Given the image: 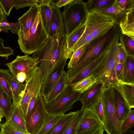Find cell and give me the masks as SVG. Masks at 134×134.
Segmentation results:
<instances>
[{"label":"cell","mask_w":134,"mask_h":134,"mask_svg":"<svg viewBox=\"0 0 134 134\" xmlns=\"http://www.w3.org/2000/svg\"><path fill=\"white\" fill-rule=\"evenodd\" d=\"M12 76L9 69H0V85L7 97L11 100L13 98L10 85Z\"/></svg>","instance_id":"obj_29"},{"label":"cell","mask_w":134,"mask_h":134,"mask_svg":"<svg viewBox=\"0 0 134 134\" xmlns=\"http://www.w3.org/2000/svg\"><path fill=\"white\" fill-rule=\"evenodd\" d=\"M69 85L66 72L64 70L50 91L43 97L46 104L55 101Z\"/></svg>","instance_id":"obj_17"},{"label":"cell","mask_w":134,"mask_h":134,"mask_svg":"<svg viewBox=\"0 0 134 134\" xmlns=\"http://www.w3.org/2000/svg\"><path fill=\"white\" fill-rule=\"evenodd\" d=\"M39 2L38 0H12V4L13 7L18 10L27 7L38 6Z\"/></svg>","instance_id":"obj_36"},{"label":"cell","mask_w":134,"mask_h":134,"mask_svg":"<svg viewBox=\"0 0 134 134\" xmlns=\"http://www.w3.org/2000/svg\"><path fill=\"white\" fill-rule=\"evenodd\" d=\"M1 20H0V22H1Z\"/></svg>","instance_id":"obj_56"},{"label":"cell","mask_w":134,"mask_h":134,"mask_svg":"<svg viewBox=\"0 0 134 134\" xmlns=\"http://www.w3.org/2000/svg\"><path fill=\"white\" fill-rule=\"evenodd\" d=\"M47 114L46 105L40 94L25 119L26 129L29 134H37L41 129Z\"/></svg>","instance_id":"obj_11"},{"label":"cell","mask_w":134,"mask_h":134,"mask_svg":"<svg viewBox=\"0 0 134 134\" xmlns=\"http://www.w3.org/2000/svg\"><path fill=\"white\" fill-rule=\"evenodd\" d=\"M127 57V55L126 52L121 43L119 42L118 44L115 59L116 64L124 63Z\"/></svg>","instance_id":"obj_41"},{"label":"cell","mask_w":134,"mask_h":134,"mask_svg":"<svg viewBox=\"0 0 134 134\" xmlns=\"http://www.w3.org/2000/svg\"><path fill=\"white\" fill-rule=\"evenodd\" d=\"M134 126V110H131L127 118L122 123L120 128L121 134Z\"/></svg>","instance_id":"obj_38"},{"label":"cell","mask_w":134,"mask_h":134,"mask_svg":"<svg viewBox=\"0 0 134 134\" xmlns=\"http://www.w3.org/2000/svg\"><path fill=\"white\" fill-rule=\"evenodd\" d=\"M110 45L97 58L85 67L77 75L69 81V85L72 86L82 79L91 75L100 74Z\"/></svg>","instance_id":"obj_12"},{"label":"cell","mask_w":134,"mask_h":134,"mask_svg":"<svg viewBox=\"0 0 134 134\" xmlns=\"http://www.w3.org/2000/svg\"><path fill=\"white\" fill-rule=\"evenodd\" d=\"M120 28L119 25L115 22L113 27L105 34L88 43L76 65L68 69L66 73L69 81L77 75L109 46L114 35Z\"/></svg>","instance_id":"obj_3"},{"label":"cell","mask_w":134,"mask_h":134,"mask_svg":"<svg viewBox=\"0 0 134 134\" xmlns=\"http://www.w3.org/2000/svg\"><path fill=\"white\" fill-rule=\"evenodd\" d=\"M115 22L111 17L100 12L88 11L85 29L70 52L68 58L80 47L105 34L114 25Z\"/></svg>","instance_id":"obj_2"},{"label":"cell","mask_w":134,"mask_h":134,"mask_svg":"<svg viewBox=\"0 0 134 134\" xmlns=\"http://www.w3.org/2000/svg\"><path fill=\"white\" fill-rule=\"evenodd\" d=\"M7 17L4 18L1 20L0 28L2 31L4 32L8 33L10 28L9 25V23L7 20Z\"/></svg>","instance_id":"obj_48"},{"label":"cell","mask_w":134,"mask_h":134,"mask_svg":"<svg viewBox=\"0 0 134 134\" xmlns=\"http://www.w3.org/2000/svg\"><path fill=\"white\" fill-rule=\"evenodd\" d=\"M68 51L66 36L58 34L48 37L43 47L31 57L36 59L41 73V82L61 65L67 62Z\"/></svg>","instance_id":"obj_1"},{"label":"cell","mask_w":134,"mask_h":134,"mask_svg":"<svg viewBox=\"0 0 134 134\" xmlns=\"http://www.w3.org/2000/svg\"><path fill=\"white\" fill-rule=\"evenodd\" d=\"M1 31H2V30H1V28H0V32H1Z\"/></svg>","instance_id":"obj_54"},{"label":"cell","mask_w":134,"mask_h":134,"mask_svg":"<svg viewBox=\"0 0 134 134\" xmlns=\"http://www.w3.org/2000/svg\"><path fill=\"white\" fill-rule=\"evenodd\" d=\"M84 109L81 107L77 111L72 120L62 134H76V131L82 116Z\"/></svg>","instance_id":"obj_33"},{"label":"cell","mask_w":134,"mask_h":134,"mask_svg":"<svg viewBox=\"0 0 134 134\" xmlns=\"http://www.w3.org/2000/svg\"><path fill=\"white\" fill-rule=\"evenodd\" d=\"M74 0H50L51 4L56 6L60 8L61 7L65 6L70 3Z\"/></svg>","instance_id":"obj_47"},{"label":"cell","mask_w":134,"mask_h":134,"mask_svg":"<svg viewBox=\"0 0 134 134\" xmlns=\"http://www.w3.org/2000/svg\"><path fill=\"white\" fill-rule=\"evenodd\" d=\"M119 41L127 56H134V41L127 36L122 34L119 37Z\"/></svg>","instance_id":"obj_34"},{"label":"cell","mask_w":134,"mask_h":134,"mask_svg":"<svg viewBox=\"0 0 134 134\" xmlns=\"http://www.w3.org/2000/svg\"><path fill=\"white\" fill-rule=\"evenodd\" d=\"M76 112H71L65 114L45 134H62L69 124Z\"/></svg>","instance_id":"obj_27"},{"label":"cell","mask_w":134,"mask_h":134,"mask_svg":"<svg viewBox=\"0 0 134 134\" xmlns=\"http://www.w3.org/2000/svg\"><path fill=\"white\" fill-rule=\"evenodd\" d=\"M5 116V114L3 111L0 107V119Z\"/></svg>","instance_id":"obj_51"},{"label":"cell","mask_w":134,"mask_h":134,"mask_svg":"<svg viewBox=\"0 0 134 134\" xmlns=\"http://www.w3.org/2000/svg\"><path fill=\"white\" fill-rule=\"evenodd\" d=\"M12 75L19 82L27 83L38 66L37 60L28 55L17 56L5 64Z\"/></svg>","instance_id":"obj_7"},{"label":"cell","mask_w":134,"mask_h":134,"mask_svg":"<svg viewBox=\"0 0 134 134\" xmlns=\"http://www.w3.org/2000/svg\"><path fill=\"white\" fill-rule=\"evenodd\" d=\"M39 12L44 28L48 36L52 13L50 0H39Z\"/></svg>","instance_id":"obj_24"},{"label":"cell","mask_w":134,"mask_h":134,"mask_svg":"<svg viewBox=\"0 0 134 134\" xmlns=\"http://www.w3.org/2000/svg\"><path fill=\"white\" fill-rule=\"evenodd\" d=\"M122 81L134 83V56H127L123 63Z\"/></svg>","instance_id":"obj_28"},{"label":"cell","mask_w":134,"mask_h":134,"mask_svg":"<svg viewBox=\"0 0 134 134\" xmlns=\"http://www.w3.org/2000/svg\"><path fill=\"white\" fill-rule=\"evenodd\" d=\"M0 15H4L0 6Z\"/></svg>","instance_id":"obj_53"},{"label":"cell","mask_w":134,"mask_h":134,"mask_svg":"<svg viewBox=\"0 0 134 134\" xmlns=\"http://www.w3.org/2000/svg\"><path fill=\"white\" fill-rule=\"evenodd\" d=\"M100 124H101L100 122L91 109H84L76 134L87 130L96 125Z\"/></svg>","instance_id":"obj_19"},{"label":"cell","mask_w":134,"mask_h":134,"mask_svg":"<svg viewBox=\"0 0 134 134\" xmlns=\"http://www.w3.org/2000/svg\"><path fill=\"white\" fill-rule=\"evenodd\" d=\"M119 26L122 34L134 41V9L126 13L120 21Z\"/></svg>","instance_id":"obj_21"},{"label":"cell","mask_w":134,"mask_h":134,"mask_svg":"<svg viewBox=\"0 0 134 134\" xmlns=\"http://www.w3.org/2000/svg\"><path fill=\"white\" fill-rule=\"evenodd\" d=\"M121 94L130 107L134 108V83L119 81L114 87Z\"/></svg>","instance_id":"obj_23"},{"label":"cell","mask_w":134,"mask_h":134,"mask_svg":"<svg viewBox=\"0 0 134 134\" xmlns=\"http://www.w3.org/2000/svg\"><path fill=\"white\" fill-rule=\"evenodd\" d=\"M88 43L80 47L72 54L68 65V69L74 67L84 52Z\"/></svg>","instance_id":"obj_39"},{"label":"cell","mask_w":134,"mask_h":134,"mask_svg":"<svg viewBox=\"0 0 134 134\" xmlns=\"http://www.w3.org/2000/svg\"><path fill=\"white\" fill-rule=\"evenodd\" d=\"M88 11L82 0H74L65 6L62 13L66 36L86 20Z\"/></svg>","instance_id":"obj_5"},{"label":"cell","mask_w":134,"mask_h":134,"mask_svg":"<svg viewBox=\"0 0 134 134\" xmlns=\"http://www.w3.org/2000/svg\"><path fill=\"white\" fill-rule=\"evenodd\" d=\"M99 74L89 76L72 86V90L82 94L100 81Z\"/></svg>","instance_id":"obj_26"},{"label":"cell","mask_w":134,"mask_h":134,"mask_svg":"<svg viewBox=\"0 0 134 134\" xmlns=\"http://www.w3.org/2000/svg\"><path fill=\"white\" fill-rule=\"evenodd\" d=\"M10 85L12 95L13 106L20 105L26 88V84L18 81L12 76Z\"/></svg>","instance_id":"obj_25"},{"label":"cell","mask_w":134,"mask_h":134,"mask_svg":"<svg viewBox=\"0 0 134 134\" xmlns=\"http://www.w3.org/2000/svg\"><path fill=\"white\" fill-rule=\"evenodd\" d=\"M93 111L102 125H104V116L103 107L101 98L90 108Z\"/></svg>","instance_id":"obj_37"},{"label":"cell","mask_w":134,"mask_h":134,"mask_svg":"<svg viewBox=\"0 0 134 134\" xmlns=\"http://www.w3.org/2000/svg\"><path fill=\"white\" fill-rule=\"evenodd\" d=\"M104 129L100 124L96 125L88 130L77 134H103Z\"/></svg>","instance_id":"obj_44"},{"label":"cell","mask_w":134,"mask_h":134,"mask_svg":"<svg viewBox=\"0 0 134 134\" xmlns=\"http://www.w3.org/2000/svg\"><path fill=\"white\" fill-rule=\"evenodd\" d=\"M12 0H0V6L4 14L7 16L14 8L12 4Z\"/></svg>","instance_id":"obj_42"},{"label":"cell","mask_w":134,"mask_h":134,"mask_svg":"<svg viewBox=\"0 0 134 134\" xmlns=\"http://www.w3.org/2000/svg\"><path fill=\"white\" fill-rule=\"evenodd\" d=\"M39 12L38 5L30 7L29 9L17 20L19 21L20 29L18 37L26 33L31 27Z\"/></svg>","instance_id":"obj_16"},{"label":"cell","mask_w":134,"mask_h":134,"mask_svg":"<svg viewBox=\"0 0 134 134\" xmlns=\"http://www.w3.org/2000/svg\"><path fill=\"white\" fill-rule=\"evenodd\" d=\"M7 16L6 15H0V20H1L2 19L7 17Z\"/></svg>","instance_id":"obj_52"},{"label":"cell","mask_w":134,"mask_h":134,"mask_svg":"<svg viewBox=\"0 0 134 134\" xmlns=\"http://www.w3.org/2000/svg\"><path fill=\"white\" fill-rule=\"evenodd\" d=\"M123 63L116 64L115 72L117 79L119 81H122L123 78Z\"/></svg>","instance_id":"obj_46"},{"label":"cell","mask_w":134,"mask_h":134,"mask_svg":"<svg viewBox=\"0 0 134 134\" xmlns=\"http://www.w3.org/2000/svg\"><path fill=\"white\" fill-rule=\"evenodd\" d=\"M26 118L20 105L13 106L9 119L6 121L16 130L24 133H29L26 126Z\"/></svg>","instance_id":"obj_18"},{"label":"cell","mask_w":134,"mask_h":134,"mask_svg":"<svg viewBox=\"0 0 134 134\" xmlns=\"http://www.w3.org/2000/svg\"><path fill=\"white\" fill-rule=\"evenodd\" d=\"M86 21L78 27L70 35L66 36L68 58L70 51L83 34L85 28Z\"/></svg>","instance_id":"obj_30"},{"label":"cell","mask_w":134,"mask_h":134,"mask_svg":"<svg viewBox=\"0 0 134 134\" xmlns=\"http://www.w3.org/2000/svg\"><path fill=\"white\" fill-rule=\"evenodd\" d=\"M10 31L13 33L18 34L20 29V25L18 20L15 22L9 23Z\"/></svg>","instance_id":"obj_49"},{"label":"cell","mask_w":134,"mask_h":134,"mask_svg":"<svg viewBox=\"0 0 134 134\" xmlns=\"http://www.w3.org/2000/svg\"><path fill=\"white\" fill-rule=\"evenodd\" d=\"M115 0H89L85 2L88 11L109 6Z\"/></svg>","instance_id":"obj_35"},{"label":"cell","mask_w":134,"mask_h":134,"mask_svg":"<svg viewBox=\"0 0 134 134\" xmlns=\"http://www.w3.org/2000/svg\"><path fill=\"white\" fill-rule=\"evenodd\" d=\"M0 107L4 114L6 121H8L13 109V106L11 100L7 97L0 85Z\"/></svg>","instance_id":"obj_31"},{"label":"cell","mask_w":134,"mask_h":134,"mask_svg":"<svg viewBox=\"0 0 134 134\" xmlns=\"http://www.w3.org/2000/svg\"><path fill=\"white\" fill-rule=\"evenodd\" d=\"M120 7L127 12L134 9V0H118Z\"/></svg>","instance_id":"obj_45"},{"label":"cell","mask_w":134,"mask_h":134,"mask_svg":"<svg viewBox=\"0 0 134 134\" xmlns=\"http://www.w3.org/2000/svg\"><path fill=\"white\" fill-rule=\"evenodd\" d=\"M4 42L3 40L0 38V57H7L11 55H14V51L9 47L4 46Z\"/></svg>","instance_id":"obj_43"},{"label":"cell","mask_w":134,"mask_h":134,"mask_svg":"<svg viewBox=\"0 0 134 134\" xmlns=\"http://www.w3.org/2000/svg\"><path fill=\"white\" fill-rule=\"evenodd\" d=\"M121 134H134V131L130 129Z\"/></svg>","instance_id":"obj_50"},{"label":"cell","mask_w":134,"mask_h":134,"mask_svg":"<svg viewBox=\"0 0 134 134\" xmlns=\"http://www.w3.org/2000/svg\"><path fill=\"white\" fill-rule=\"evenodd\" d=\"M51 5L52 13L48 37L58 34H65L64 25L60 9L55 5Z\"/></svg>","instance_id":"obj_15"},{"label":"cell","mask_w":134,"mask_h":134,"mask_svg":"<svg viewBox=\"0 0 134 134\" xmlns=\"http://www.w3.org/2000/svg\"><path fill=\"white\" fill-rule=\"evenodd\" d=\"M100 81L81 94L79 101H81L84 109L91 108L98 100L104 86Z\"/></svg>","instance_id":"obj_13"},{"label":"cell","mask_w":134,"mask_h":134,"mask_svg":"<svg viewBox=\"0 0 134 134\" xmlns=\"http://www.w3.org/2000/svg\"><path fill=\"white\" fill-rule=\"evenodd\" d=\"M47 113L42 127L37 134H45L65 115Z\"/></svg>","instance_id":"obj_32"},{"label":"cell","mask_w":134,"mask_h":134,"mask_svg":"<svg viewBox=\"0 0 134 134\" xmlns=\"http://www.w3.org/2000/svg\"><path fill=\"white\" fill-rule=\"evenodd\" d=\"M81 93L72 90L68 85L54 101L46 105L47 113L51 115H63L73 108L74 103L79 101Z\"/></svg>","instance_id":"obj_9"},{"label":"cell","mask_w":134,"mask_h":134,"mask_svg":"<svg viewBox=\"0 0 134 134\" xmlns=\"http://www.w3.org/2000/svg\"><path fill=\"white\" fill-rule=\"evenodd\" d=\"M0 134H29L24 133L14 129L7 122L0 123Z\"/></svg>","instance_id":"obj_40"},{"label":"cell","mask_w":134,"mask_h":134,"mask_svg":"<svg viewBox=\"0 0 134 134\" xmlns=\"http://www.w3.org/2000/svg\"><path fill=\"white\" fill-rule=\"evenodd\" d=\"M122 34L120 28L114 35L104 61L100 76V81L104 84V87H114L119 82L115 72V59L119 37Z\"/></svg>","instance_id":"obj_8"},{"label":"cell","mask_w":134,"mask_h":134,"mask_svg":"<svg viewBox=\"0 0 134 134\" xmlns=\"http://www.w3.org/2000/svg\"><path fill=\"white\" fill-rule=\"evenodd\" d=\"M93 10L100 12L111 17L119 25L120 21L127 13L120 7L118 0H115L112 5L109 6Z\"/></svg>","instance_id":"obj_22"},{"label":"cell","mask_w":134,"mask_h":134,"mask_svg":"<svg viewBox=\"0 0 134 134\" xmlns=\"http://www.w3.org/2000/svg\"><path fill=\"white\" fill-rule=\"evenodd\" d=\"M48 37L39 12L31 27L25 34L18 37V42L21 51L26 55H30L40 49Z\"/></svg>","instance_id":"obj_4"},{"label":"cell","mask_w":134,"mask_h":134,"mask_svg":"<svg viewBox=\"0 0 134 134\" xmlns=\"http://www.w3.org/2000/svg\"><path fill=\"white\" fill-rule=\"evenodd\" d=\"M1 120L0 119V121H1Z\"/></svg>","instance_id":"obj_55"},{"label":"cell","mask_w":134,"mask_h":134,"mask_svg":"<svg viewBox=\"0 0 134 134\" xmlns=\"http://www.w3.org/2000/svg\"><path fill=\"white\" fill-rule=\"evenodd\" d=\"M66 63H65L62 64L53 71L48 77L42 82L40 94L43 97L48 93L52 89L64 70Z\"/></svg>","instance_id":"obj_20"},{"label":"cell","mask_w":134,"mask_h":134,"mask_svg":"<svg viewBox=\"0 0 134 134\" xmlns=\"http://www.w3.org/2000/svg\"><path fill=\"white\" fill-rule=\"evenodd\" d=\"M100 97L103 109L104 130L107 134H121L120 126L114 108L113 87H103Z\"/></svg>","instance_id":"obj_6"},{"label":"cell","mask_w":134,"mask_h":134,"mask_svg":"<svg viewBox=\"0 0 134 134\" xmlns=\"http://www.w3.org/2000/svg\"><path fill=\"white\" fill-rule=\"evenodd\" d=\"M113 88L115 111L121 127L122 123L128 117L132 109L119 92L115 87Z\"/></svg>","instance_id":"obj_14"},{"label":"cell","mask_w":134,"mask_h":134,"mask_svg":"<svg viewBox=\"0 0 134 134\" xmlns=\"http://www.w3.org/2000/svg\"><path fill=\"white\" fill-rule=\"evenodd\" d=\"M25 84V91L20 105L26 117L33 108L40 94L42 84L41 73L39 67L28 82Z\"/></svg>","instance_id":"obj_10"}]
</instances>
